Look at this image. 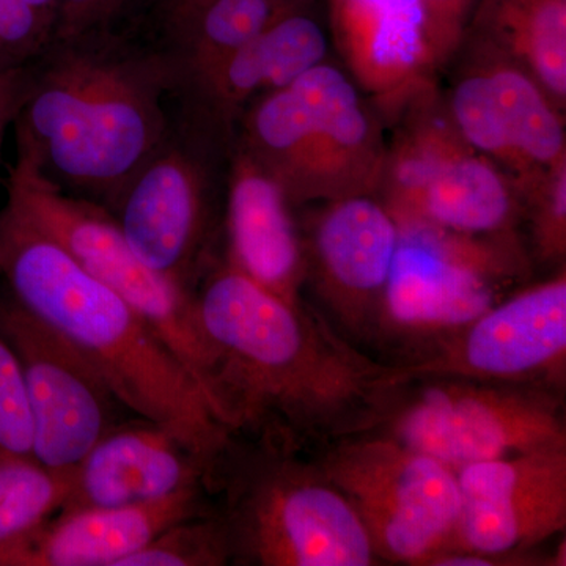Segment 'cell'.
Here are the masks:
<instances>
[{
  "mask_svg": "<svg viewBox=\"0 0 566 566\" xmlns=\"http://www.w3.org/2000/svg\"><path fill=\"white\" fill-rule=\"evenodd\" d=\"M207 486L142 504L57 513L10 566H122L167 527L211 509Z\"/></svg>",
  "mask_w": 566,
  "mask_h": 566,
  "instance_id": "cell-21",
  "label": "cell"
},
{
  "mask_svg": "<svg viewBox=\"0 0 566 566\" xmlns=\"http://www.w3.org/2000/svg\"><path fill=\"white\" fill-rule=\"evenodd\" d=\"M463 378L562 394L566 379V273L512 292L452 334L389 360V386Z\"/></svg>",
  "mask_w": 566,
  "mask_h": 566,
  "instance_id": "cell-12",
  "label": "cell"
},
{
  "mask_svg": "<svg viewBox=\"0 0 566 566\" xmlns=\"http://www.w3.org/2000/svg\"><path fill=\"white\" fill-rule=\"evenodd\" d=\"M145 2L148 0H61L55 39L120 29L122 22Z\"/></svg>",
  "mask_w": 566,
  "mask_h": 566,
  "instance_id": "cell-30",
  "label": "cell"
},
{
  "mask_svg": "<svg viewBox=\"0 0 566 566\" xmlns=\"http://www.w3.org/2000/svg\"><path fill=\"white\" fill-rule=\"evenodd\" d=\"M210 493L221 501L234 565L382 564L352 502L312 453L234 436Z\"/></svg>",
  "mask_w": 566,
  "mask_h": 566,
  "instance_id": "cell-4",
  "label": "cell"
},
{
  "mask_svg": "<svg viewBox=\"0 0 566 566\" xmlns=\"http://www.w3.org/2000/svg\"><path fill=\"white\" fill-rule=\"evenodd\" d=\"M300 227L305 286L354 340H374L400 227L376 196L318 203Z\"/></svg>",
  "mask_w": 566,
  "mask_h": 566,
  "instance_id": "cell-15",
  "label": "cell"
},
{
  "mask_svg": "<svg viewBox=\"0 0 566 566\" xmlns=\"http://www.w3.org/2000/svg\"><path fill=\"white\" fill-rule=\"evenodd\" d=\"M327 41L319 22L301 6L293 7L240 50L181 84L177 98L192 117L232 144L241 114L260 96L326 61Z\"/></svg>",
  "mask_w": 566,
  "mask_h": 566,
  "instance_id": "cell-17",
  "label": "cell"
},
{
  "mask_svg": "<svg viewBox=\"0 0 566 566\" xmlns=\"http://www.w3.org/2000/svg\"><path fill=\"white\" fill-rule=\"evenodd\" d=\"M474 41L476 61L453 84L446 109L461 137L509 177L524 202L566 164L564 118L527 71Z\"/></svg>",
  "mask_w": 566,
  "mask_h": 566,
  "instance_id": "cell-14",
  "label": "cell"
},
{
  "mask_svg": "<svg viewBox=\"0 0 566 566\" xmlns=\"http://www.w3.org/2000/svg\"><path fill=\"white\" fill-rule=\"evenodd\" d=\"M210 480L208 464L185 442L137 417L115 424L71 469L69 497L59 513L142 504L191 486L210 491Z\"/></svg>",
  "mask_w": 566,
  "mask_h": 566,
  "instance_id": "cell-19",
  "label": "cell"
},
{
  "mask_svg": "<svg viewBox=\"0 0 566 566\" xmlns=\"http://www.w3.org/2000/svg\"><path fill=\"white\" fill-rule=\"evenodd\" d=\"M312 455L352 502L382 564L427 566L455 545L461 494L449 465L379 430Z\"/></svg>",
  "mask_w": 566,
  "mask_h": 566,
  "instance_id": "cell-10",
  "label": "cell"
},
{
  "mask_svg": "<svg viewBox=\"0 0 566 566\" xmlns=\"http://www.w3.org/2000/svg\"><path fill=\"white\" fill-rule=\"evenodd\" d=\"M177 69L118 29L55 39L28 63L18 156L63 191L109 207L166 139Z\"/></svg>",
  "mask_w": 566,
  "mask_h": 566,
  "instance_id": "cell-2",
  "label": "cell"
},
{
  "mask_svg": "<svg viewBox=\"0 0 566 566\" xmlns=\"http://www.w3.org/2000/svg\"><path fill=\"white\" fill-rule=\"evenodd\" d=\"M35 430L17 354L0 337V461L33 457Z\"/></svg>",
  "mask_w": 566,
  "mask_h": 566,
  "instance_id": "cell-27",
  "label": "cell"
},
{
  "mask_svg": "<svg viewBox=\"0 0 566 566\" xmlns=\"http://www.w3.org/2000/svg\"><path fill=\"white\" fill-rule=\"evenodd\" d=\"M70 471H52L35 458L0 461V566L65 505Z\"/></svg>",
  "mask_w": 566,
  "mask_h": 566,
  "instance_id": "cell-24",
  "label": "cell"
},
{
  "mask_svg": "<svg viewBox=\"0 0 566 566\" xmlns=\"http://www.w3.org/2000/svg\"><path fill=\"white\" fill-rule=\"evenodd\" d=\"M333 43L357 87L397 112L431 87L423 0H329Z\"/></svg>",
  "mask_w": 566,
  "mask_h": 566,
  "instance_id": "cell-18",
  "label": "cell"
},
{
  "mask_svg": "<svg viewBox=\"0 0 566 566\" xmlns=\"http://www.w3.org/2000/svg\"><path fill=\"white\" fill-rule=\"evenodd\" d=\"M61 0H0V66L39 57L57 35Z\"/></svg>",
  "mask_w": 566,
  "mask_h": 566,
  "instance_id": "cell-26",
  "label": "cell"
},
{
  "mask_svg": "<svg viewBox=\"0 0 566 566\" xmlns=\"http://www.w3.org/2000/svg\"><path fill=\"white\" fill-rule=\"evenodd\" d=\"M232 564L229 528L218 506L178 521L126 558L122 566H223Z\"/></svg>",
  "mask_w": 566,
  "mask_h": 566,
  "instance_id": "cell-25",
  "label": "cell"
},
{
  "mask_svg": "<svg viewBox=\"0 0 566 566\" xmlns=\"http://www.w3.org/2000/svg\"><path fill=\"white\" fill-rule=\"evenodd\" d=\"M405 123L389 147L382 203L395 219H415L465 234L515 232L523 200L493 161L458 133L446 106L424 88L400 107Z\"/></svg>",
  "mask_w": 566,
  "mask_h": 566,
  "instance_id": "cell-11",
  "label": "cell"
},
{
  "mask_svg": "<svg viewBox=\"0 0 566 566\" xmlns=\"http://www.w3.org/2000/svg\"><path fill=\"white\" fill-rule=\"evenodd\" d=\"M283 2L289 3V6H301V0H283Z\"/></svg>",
  "mask_w": 566,
  "mask_h": 566,
  "instance_id": "cell-32",
  "label": "cell"
},
{
  "mask_svg": "<svg viewBox=\"0 0 566 566\" xmlns=\"http://www.w3.org/2000/svg\"><path fill=\"white\" fill-rule=\"evenodd\" d=\"M6 203L61 244L87 273L150 324L191 371L214 409L212 354L197 322L193 293L142 262L107 208L63 191L20 156L9 170Z\"/></svg>",
  "mask_w": 566,
  "mask_h": 566,
  "instance_id": "cell-7",
  "label": "cell"
},
{
  "mask_svg": "<svg viewBox=\"0 0 566 566\" xmlns=\"http://www.w3.org/2000/svg\"><path fill=\"white\" fill-rule=\"evenodd\" d=\"M0 275L22 307L96 365L129 412L177 436L214 474L234 436L191 371L117 293L7 203Z\"/></svg>",
  "mask_w": 566,
  "mask_h": 566,
  "instance_id": "cell-3",
  "label": "cell"
},
{
  "mask_svg": "<svg viewBox=\"0 0 566 566\" xmlns=\"http://www.w3.org/2000/svg\"><path fill=\"white\" fill-rule=\"evenodd\" d=\"M397 221L400 237L374 334L398 349L395 359L460 329L528 274L515 232L465 234Z\"/></svg>",
  "mask_w": 566,
  "mask_h": 566,
  "instance_id": "cell-6",
  "label": "cell"
},
{
  "mask_svg": "<svg viewBox=\"0 0 566 566\" xmlns=\"http://www.w3.org/2000/svg\"><path fill=\"white\" fill-rule=\"evenodd\" d=\"M0 337L20 363L35 430L33 457L69 472L128 411L96 365L13 296L0 300Z\"/></svg>",
  "mask_w": 566,
  "mask_h": 566,
  "instance_id": "cell-13",
  "label": "cell"
},
{
  "mask_svg": "<svg viewBox=\"0 0 566 566\" xmlns=\"http://www.w3.org/2000/svg\"><path fill=\"white\" fill-rule=\"evenodd\" d=\"M229 148L180 106L166 139L107 207L142 262L189 293L214 260Z\"/></svg>",
  "mask_w": 566,
  "mask_h": 566,
  "instance_id": "cell-8",
  "label": "cell"
},
{
  "mask_svg": "<svg viewBox=\"0 0 566 566\" xmlns=\"http://www.w3.org/2000/svg\"><path fill=\"white\" fill-rule=\"evenodd\" d=\"M374 430L458 472L566 446L562 394L463 378L412 379L387 394Z\"/></svg>",
  "mask_w": 566,
  "mask_h": 566,
  "instance_id": "cell-9",
  "label": "cell"
},
{
  "mask_svg": "<svg viewBox=\"0 0 566 566\" xmlns=\"http://www.w3.org/2000/svg\"><path fill=\"white\" fill-rule=\"evenodd\" d=\"M465 39L501 52L565 107L566 0H480Z\"/></svg>",
  "mask_w": 566,
  "mask_h": 566,
  "instance_id": "cell-23",
  "label": "cell"
},
{
  "mask_svg": "<svg viewBox=\"0 0 566 566\" xmlns=\"http://www.w3.org/2000/svg\"><path fill=\"white\" fill-rule=\"evenodd\" d=\"M232 142L281 186L293 208L378 197L389 153L365 93L326 61L255 99Z\"/></svg>",
  "mask_w": 566,
  "mask_h": 566,
  "instance_id": "cell-5",
  "label": "cell"
},
{
  "mask_svg": "<svg viewBox=\"0 0 566 566\" xmlns=\"http://www.w3.org/2000/svg\"><path fill=\"white\" fill-rule=\"evenodd\" d=\"M161 6L159 48L175 63L178 88L221 62L263 31L283 11V0H156Z\"/></svg>",
  "mask_w": 566,
  "mask_h": 566,
  "instance_id": "cell-22",
  "label": "cell"
},
{
  "mask_svg": "<svg viewBox=\"0 0 566 566\" xmlns=\"http://www.w3.org/2000/svg\"><path fill=\"white\" fill-rule=\"evenodd\" d=\"M457 475L461 512L450 551L531 557L565 535L566 446L469 464Z\"/></svg>",
  "mask_w": 566,
  "mask_h": 566,
  "instance_id": "cell-16",
  "label": "cell"
},
{
  "mask_svg": "<svg viewBox=\"0 0 566 566\" xmlns=\"http://www.w3.org/2000/svg\"><path fill=\"white\" fill-rule=\"evenodd\" d=\"M532 244L543 263L564 264L566 255V164L553 170L524 199Z\"/></svg>",
  "mask_w": 566,
  "mask_h": 566,
  "instance_id": "cell-28",
  "label": "cell"
},
{
  "mask_svg": "<svg viewBox=\"0 0 566 566\" xmlns=\"http://www.w3.org/2000/svg\"><path fill=\"white\" fill-rule=\"evenodd\" d=\"M193 305L212 354V405L233 436L314 453L374 430L389 363L360 352L305 301L286 303L214 259Z\"/></svg>",
  "mask_w": 566,
  "mask_h": 566,
  "instance_id": "cell-1",
  "label": "cell"
},
{
  "mask_svg": "<svg viewBox=\"0 0 566 566\" xmlns=\"http://www.w3.org/2000/svg\"><path fill=\"white\" fill-rule=\"evenodd\" d=\"M479 3L480 0H423L436 69L444 66L463 46Z\"/></svg>",
  "mask_w": 566,
  "mask_h": 566,
  "instance_id": "cell-29",
  "label": "cell"
},
{
  "mask_svg": "<svg viewBox=\"0 0 566 566\" xmlns=\"http://www.w3.org/2000/svg\"><path fill=\"white\" fill-rule=\"evenodd\" d=\"M293 210L281 186L232 142L223 192L226 260L262 289L300 305L305 255Z\"/></svg>",
  "mask_w": 566,
  "mask_h": 566,
  "instance_id": "cell-20",
  "label": "cell"
},
{
  "mask_svg": "<svg viewBox=\"0 0 566 566\" xmlns=\"http://www.w3.org/2000/svg\"><path fill=\"white\" fill-rule=\"evenodd\" d=\"M28 84V63L20 66H0V167H2L3 142L13 128Z\"/></svg>",
  "mask_w": 566,
  "mask_h": 566,
  "instance_id": "cell-31",
  "label": "cell"
}]
</instances>
